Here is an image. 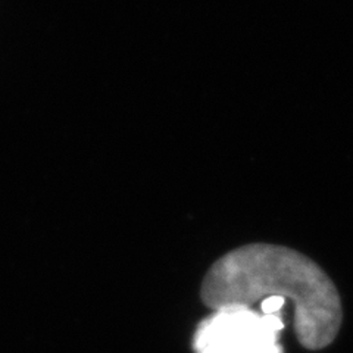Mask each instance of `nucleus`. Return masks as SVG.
<instances>
[{
    "label": "nucleus",
    "mask_w": 353,
    "mask_h": 353,
    "mask_svg": "<svg viewBox=\"0 0 353 353\" xmlns=\"http://www.w3.org/2000/svg\"><path fill=\"white\" fill-rule=\"evenodd\" d=\"M294 305V330L309 350L334 341L340 325V296L333 281L311 258L285 246L255 243L228 252L208 271L203 302L215 309L252 307L267 297Z\"/></svg>",
    "instance_id": "nucleus-1"
},
{
    "label": "nucleus",
    "mask_w": 353,
    "mask_h": 353,
    "mask_svg": "<svg viewBox=\"0 0 353 353\" xmlns=\"http://www.w3.org/2000/svg\"><path fill=\"white\" fill-rule=\"evenodd\" d=\"M283 318L245 306L215 309L196 330L194 353H284L280 345Z\"/></svg>",
    "instance_id": "nucleus-2"
},
{
    "label": "nucleus",
    "mask_w": 353,
    "mask_h": 353,
    "mask_svg": "<svg viewBox=\"0 0 353 353\" xmlns=\"http://www.w3.org/2000/svg\"><path fill=\"white\" fill-rule=\"evenodd\" d=\"M285 299L283 297H277V296H272V297H267V299H263L259 303V312L263 315H272V314H281V311L285 306Z\"/></svg>",
    "instance_id": "nucleus-3"
}]
</instances>
